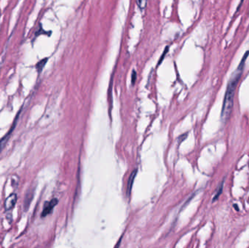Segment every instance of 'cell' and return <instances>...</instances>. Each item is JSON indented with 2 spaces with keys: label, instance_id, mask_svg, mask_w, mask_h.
Returning <instances> with one entry per match:
<instances>
[{
  "label": "cell",
  "instance_id": "52a82bcc",
  "mask_svg": "<svg viewBox=\"0 0 249 248\" xmlns=\"http://www.w3.org/2000/svg\"><path fill=\"white\" fill-rule=\"evenodd\" d=\"M47 61V58H45V59L41 60L37 64H36V68H37V70L39 71V72H41V71H42V69L45 66V63H46Z\"/></svg>",
  "mask_w": 249,
  "mask_h": 248
},
{
  "label": "cell",
  "instance_id": "7a4b0ae2",
  "mask_svg": "<svg viewBox=\"0 0 249 248\" xmlns=\"http://www.w3.org/2000/svg\"><path fill=\"white\" fill-rule=\"evenodd\" d=\"M58 199H53L52 200H50V202H47L45 203V207H44V209H43L42 210V217H45L47 216V215H48L49 214H50L52 213V211H53V208H55V206L56 204H58Z\"/></svg>",
  "mask_w": 249,
  "mask_h": 248
},
{
  "label": "cell",
  "instance_id": "277c9868",
  "mask_svg": "<svg viewBox=\"0 0 249 248\" xmlns=\"http://www.w3.org/2000/svg\"><path fill=\"white\" fill-rule=\"evenodd\" d=\"M17 202V195L16 194H12L5 201V208L6 210H10L13 208Z\"/></svg>",
  "mask_w": 249,
  "mask_h": 248
},
{
  "label": "cell",
  "instance_id": "8992f818",
  "mask_svg": "<svg viewBox=\"0 0 249 248\" xmlns=\"http://www.w3.org/2000/svg\"><path fill=\"white\" fill-rule=\"evenodd\" d=\"M223 185H224V182L222 181V182L219 184V185H218V189L216 190V192L215 194V195H214V197H213V202L216 201V200H217L218 199V197H220V195L222 194V191H223Z\"/></svg>",
  "mask_w": 249,
  "mask_h": 248
},
{
  "label": "cell",
  "instance_id": "ba28073f",
  "mask_svg": "<svg viewBox=\"0 0 249 248\" xmlns=\"http://www.w3.org/2000/svg\"><path fill=\"white\" fill-rule=\"evenodd\" d=\"M147 2L144 1V0H141V1H137L136 2V4H137L138 7H139L141 9H144L146 7Z\"/></svg>",
  "mask_w": 249,
  "mask_h": 248
},
{
  "label": "cell",
  "instance_id": "5b68a950",
  "mask_svg": "<svg viewBox=\"0 0 249 248\" xmlns=\"http://www.w3.org/2000/svg\"><path fill=\"white\" fill-rule=\"evenodd\" d=\"M136 173H137V170H134L132 172L131 176H130L128 183H127V191H128V193H130V191H131V189H132V186H133V181H134V179H135Z\"/></svg>",
  "mask_w": 249,
  "mask_h": 248
},
{
  "label": "cell",
  "instance_id": "9c48e42d",
  "mask_svg": "<svg viewBox=\"0 0 249 248\" xmlns=\"http://www.w3.org/2000/svg\"><path fill=\"white\" fill-rule=\"evenodd\" d=\"M132 77V79H131L132 83L134 84V83H135V81H136V73L135 71H133V72H132V77Z\"/></svg>",
  "mask_w": 249,
  "mask_h": 248
},
{
  "label": "cell",
  "instance_id": "3957f363",
  "mask_svg": "<svg viewBox=\"0 0 249 248\" xmlns=\"http://www.w3.org/2000/svg\"><path fill=\"white\" fill-rule=\"evenodd\" d=\"M20 113H21V111H19V113L18 114V115L16 116L17 117L14 121V123H13V124H12L11 129H10V130H9V132H8L7 134H6L5 136L3 137L1 139V141H0V153H1L4 147H5V145H6V143H7V142L8 141V140H9L10 136L11 135L12 131H13L15 127H16V122H17V121H18V116H19V114H20Z\"/></svg>",
  "mask_w": 249,
  "mask_h": 248
},
{
  "label": "cell",
  "instance_id": "6da1fadb",
  "mask_svg": "<svg viewBox=\"0 0 249 248\" xmlns=\"http://www.w3.org/2000/svg\"><path fill=\"white\" fill-rule=\"evenodd\" d=\"M248 55L249 51H247L243 57H242L238 67L236 68V70L232 74L231 78L229 79L228 85H227L226 93H225L224 102H223L222 114H221V117H222V119L224 122H227L229 116H230L232 109L233 107L234 97H235L236 87H237L242 72H243L245 63H246V58H248Z\"/></svg>",
  "mask_w": 249,
  "mask_h": 248
}]
</instances>
